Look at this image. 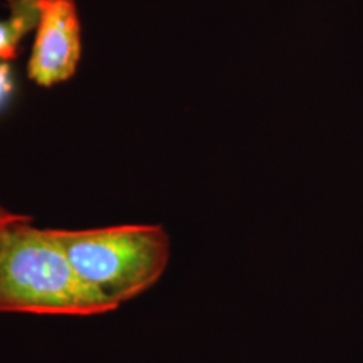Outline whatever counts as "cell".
<instances>
[{"mask_svg":"<svg viewBox=\"0 0 363 363\" xmlns=\"http://www.w3.org/2000/svg\"><path fill=\"white\" fill-rule=\"evenodd\" d=\"M7 19H0V59L11 61L17 56L19 43L33 29H38L39 0H9Z\"/></svg>","mask_w":363,"mask_h":363,"instance_id":"4","label":"cell"},{"mask_svg":"<svg viewBox=\"0 0 363 363\" xmlns=\"http://www.w3.org/2000/svg\"><path fill=\"white\" fill-rule=\"evenodd\" d=\"M51 230L79 279L116 310L148 291L170 261V238L162 225Z\"/></svg>","mask_w":363,"mask_h":363,"instance_id":"2","label":"cell"},{"mask_svg":"<svg viewBox=\"0 0 363 363\" xmlns=\"http://www.w3.org/2000/svg\"><path fill=\"white\" fill-rule=\"evenodd\" d=\"M13 93V78H12V67L9 61L0 59V110L6 106L9 99Z\"/></svg>","mask_w":363,"mask_h":363,"instance_id":"5","label":"cell"},{"mask_svg":"<svg viewBox=\"0 0 363 363\" xmlns=\"http://www.w3.org/2000/svg\"><path fill=\"white\" fill-rule=\"evenodd\" d=\"M38 33L27 76L43 88L66 83L81 59V24L74 0H39Z\"/></svg>","mask_w":363,"mask_h":363,"instance_id":"3","label":"cell"},{"mask_svg":"<svg viewBox=\"0 0 363 363\" xmlns=\"http://www.w3.org/2000/svg\"><path fill=\"white\" fill-rule=\"evenodd\" d=\"M26 217H29V216H24V214H16V212L7 211L6 207L0 206V230H2L4 227L9 225V224H13V222L26 219Z\"/></svg>","mask_w":363,"mask_h":363,"instance_id":"6","label":"cell"},{"mask_svg":"<svg viewBox=\"0 0 363 363\" xmlns=\"http://www.w3.org/2000/svg\"><path fill=\"white\" fill-rule=\"evenodd\" d=\"M30 217L0 230V313L93 316L116 308L76 274L51 229Z\"/></svg>","mask_w":363,"mask_h":363,"instance_id":"1","label":"cell"}]
</instances>
